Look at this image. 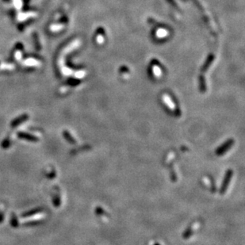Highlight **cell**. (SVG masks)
Here are the masks:
<instances>
[{
  "label": "cell",
  "instance_id": "1",
  "mask_svg": "<svg viewBox=\"0 0 245 245\" xmlns=\"http://www.w3.org/2000/svg\"><path fill=\"white\" fill-rule=\"evenodd\" d=\"M233 140H229L228 142L225 143V144H223L222 146H220V148H217V150H216V154L217 155H223L224 153H225L227 152V151L229 150V148L232 147V145H233Z\"/></svg>",
  "mask_w": 245,
  "mask_h": 245
},
{
  "label": "cell",
  "instance_id": "4",
  "mask_svg": "<svg viewBox=\"0 0 245 245\" xmlns=\"http://www.w3.org/2000/svg\"><path fill=\"white\" fill-rule=\"evenodd\" d=\"M198 226H199V224H198V222L195 223V224H194V225H192L191 228L189 229H187V231L185 233V235H184V237L185 238H186V237H190V235L191 234H193V232H194V230L195 231V229H197L198 228Z\"/></svg>",
  "mask_w": 245,
  "mask_h": 245
},
{
  "label": "cell",
  "instance_id": "2",
  "mask_svg": "<svg viewBox=\"0 0 245 245\" xmlns=\"http://www.w3.org/2000/svg\"><path fill=\"white\" fill-rule=\"evenodd\" d=\"M231 177H232V171H229L227 172L226 177H225V179L224 180V183L222 185V187H221V193L224 194L225 191L227 190V187H228V185H229V182L230 181Z\"/></svg>",
  "mask_w": 245,
  "mask_h": 245
},
{
  "label": "cell",
  "instance_id": "3",
  "mask_svg": "<svg viewBox=\"0 0 245 245\" xmlns=\"http://www.w3.org/2000/svg\"><path fill=\"white\" fill-rule=\"evenodd\" d=\"M18 136L21 139H25V140H30V141H37V137H34V136L30 135V134L25 133H18Z\"/></svg>",
  "mask_w": 245,
  "mask_h": 245
},
{
  "label": "cell",
  "instance_id": "5",
  "mask_svg": "<svg viewBox=\"0 0 245 245\" xmlns=\"http://www.w3.org/2000/svg\"><path fill=\"white\" fill-rule=\"evenodd\" d=\"M64 137L66 138V140H68V141H69L70 143H76V140H75L74 139H72V136H71L70 134H69V133L64 132Z\"/></svg>",
  "mask_w": 245,
  "mask_h": 245
}]
</instances>
